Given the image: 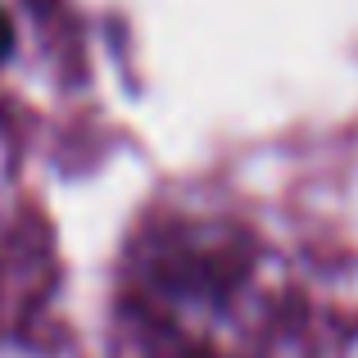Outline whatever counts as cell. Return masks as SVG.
Wrapping results in <instances>:
<instances>
[{
  "instance_id": "1",
  "label": "cell",
  "mask_w": 358,
  "mask_h": 358,
  "mask_svg": "<svg viewBox=\"0 0 358 358\" xmlns=\"http://www.w3.org/2000/svg\"><path fill=\"white\" fill-rule=\"evenodd\" d=\"M9 45H14V27H9L5 9H0V59H5V55H9Z\"/></svg>"
}]
</instances>
